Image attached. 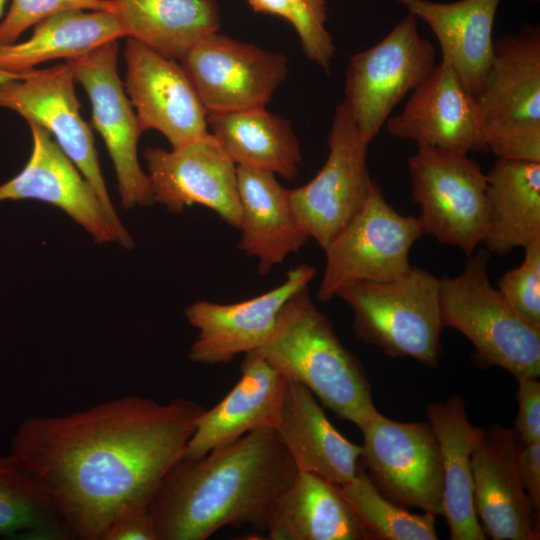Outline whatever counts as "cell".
Masks as SVG:
<instances>
[{"mask_svg":"<svg viewBox=\"0 0 540 540\" xmlns=\"http://www.w3.org/2000/svg\"><path fill=\"white\" fill-rule=\"evenodd\" d=\"M206 408L126 395L64 415L30 416L9 453L46 494L72 538L101 540L126 506L149 505Z\"/></svg>","mask_w":540,"mask_h":540,"instance_id":"6da1fadb","label":"cell"},{"mask_svg":"<svg viewBox=\"0 0 540 540\" xmlns=\"http://www.w3.org/2000/svg\"><path fill=\"white\" fill-rule=\"evenodd\" d=\"M297 473L272 428L197 458L181 457L148 505L157 540H206L246 525L264 534Z\"/></svg>","mask_w":540,"mask_h":540,"instance_id":"7a4b0ae2","label":"cell"},{"mask_svg":"<svg viewBox=\"0 0 540 540\" xmlns=\"http://www.w3.org/2000/svg\"><path fill=\"white\" fill-rule=\"evenodd\" d=\"M256 351L288 379L309 389L323 407L359 429L378 411L362 363L341 343L307 287L284 304Z\"/></svg>","mask_w":540,"mask_h":540,"instance_id":"3957f363","label":"cell"},{"mask_svg":"<svg viewBox=\"0 0 540 540\" xmlns=\"http://www.w3.org/2000/svg\"><path fill=\"white\" fill-rule=\"evenodd\" d=\"M463 271L439 278L443 326L466 336L482 366L496 365L516 379L540 375V327L527 321L490 282V252L468 256Z\"/></svg>","mask_w":540,"mask_h":540,"instance_id":"277c9868","label":"cell"},{"mask_svg":"<svg viewBox=\"0 0 540 540\" xmlns=\"http://www.w3.org/2000/svg\"><path fill=\"white\" fill-rule=\"evenodd\" d=\"M336 296L352 309V329L362 342L391 357H411L437 366L444 328L439 278L412 266L390 281L348 284Z\"/></svg>","mask_w":540,"mask_h":540,"instance_id":"5b68a950","label":"cell"},{"mask_svg":"<svg viewBox=\"0 0 540 540\" xmlns=\"http://www.w3.org/2000/svg\"><path fill=\"white\" fill-rule=\"evenodd\" d=\"M475 100L488 152L540 162L539 26L494 39L492 62Z\"/></svg>","mask_w":540,"mask_h":540,"instance_id":"8992f818","label":"cell"},{"mask_svg":"<svg viewBox=\"0 0 540 540\" xmlns=\"http://www.w3.org/2000/svg\"><path fill=\"white\" fill-rule=\"evenodd\" d=\"M423 234L470 256L487 229L486 173L467 153L418 146L407 159Z\"/></svg>","mask_w":540,"mask_h":540,"instance_id":"52a82bcc","label":"cell"},{"mask_svg":"<svg viewBox=\"0 0 540 540\" xmlns=\"http://www.w3.org/2000/svg\"><path fill=\"white\" fill-rule=\"evenodd\" d=\"M423 234L415 216L397 212L372 180L366 201L323 249L326 261L317 299L327 302L354 282H385L407 273L409 253Z\"/></svg>","mask_w":540,"mask_h":540,"instance_id":"ba28073f","label":"cell"},{"mask_svg":"<svg viewBox=\"0 0 540 540\" xmlns=\"http://www.w3.org/2000/svg\"><path fill=\"white\" fill-rule=\"evenodd\" d=\"M435 47L421 37L408 14L371 48L355 54L345 74V101L370 143L395 106L432 72Z\"/></svg>","mask_w":540,"mask_h":540,"instance_id":"9c48e42d","label":"cell"},{"mask_svg":"<svg viewBox=\"0 0 540 540\" xmlns=\"http://www.w3.org/2000/svg\"><path fill=\"white\" fill-rule=\"evenodd\" d=\"M360 430L361 464L381 494L402 507L442 515V458L430 422H399L377 411Z\"/></svg>","mask_w":540,"mask_h":540,"instance_id":"30bf717a","label":"cell"},{"mask_svg":"<svg viewBox=\"0 0 540 540\" xmlns=\"http://www.w3.org/2000/svg\"><path fill=\"white\" fill-rule=\"evenodd\" d=\"M327 142L328 155L316 176L288 190L298 223L322 249L362 208L373 180L367 166L369 143L345 100L335 109Z\"/></svg>","mask_w":540,"mask_h":540,"instance_id":"8fae6325","label":"cell"},{"mask_svg":"<svg viewBox=\"0 0 540 540\" xmlns=\"http://www.w3.org/2000/svg\"><path fill=\"white\" fill-rule=\"evenodd\" d=\"M74 73L66 62L48 69L33 70L23 79L0 85V107L15 111L51 135L96 191L117 233L118 242L133 247L118 217L101 172L93 134L81 118L75 94Z\"/></svg>","mask_w":540,"mask_h":540,"instance_id":"7c38bea8","label":"cell"},{"mask_svg":"<svg viewBox=\"0 0 540 540\" xmlns=\"http://www.w3.org/2000/svg\"><path fill=\"white\" fill-rule=\"evenodd\" d=\"M117 57L118 40H112L66 62L90 99L92 125L113 162L121 206L131 209L153 204V196L137 154L143 132L119 77Z\"/></svg>","mask_w":540,"mask_h":540,"instance_id":"4fadbf2b","label":"cell"},{"mask_svg":"<svg viewBox=\"0 0 540 540\" xmlns=\"http://www.w3.org/2000/svg\"><path fill=\"white\" fill-rule=\"evenodd\" d=\"M180 62L207 113L265 107L288 70L283 54L217 32Z\"/></svg>","mask_w":540,"mask_h":540,"instance_id":"5bb4252c","label":"cell"},{"mask_svg":"<svg viewBox=\"0 0 540 540\" xmlns=\"http://www.w3.org/2000/svg\"><path fill=\"white\" fill-rule=\"evenodd\" d=\"M143 156L153 203L174 214L198 204L239 230L237 166L210 132L170 151L147 147Z\"/></svg>","mask_w":540,"mask_h":540,"instance_id":"9a60e30c","label":"cell"},{"mask_svg":"<svg viewBox=\"0 0 540 540\" xmlns=\"http://www.w3.org/2000/svg\"><path fill=\"white\" fill-rule=\"evenodd\" d=\"M124 56V88L142 132L159 131L172 148L209 133L207 112L181 64L133 38Z\"/></svg>","mask_w":540,"mask_h":540,"instance_id":"2e32d148","label":"cell"},{"mask_svg":"<svg viewBox=\"0 0 540 540\" xmlns=\"http://www.w3.org/2000/svg\"><path fill=\"white\" fill-rule=\"evenodd\" d=\"M315 275V267L302 263L290 269L281 284L253 298L229 304L205 300L189 304L184 316L198 331L189 349L190 361L224 364L256 351L273 329L284 304L308 287Z\"/></svg>","mask_w":540,"mask_h":540,"instance_id":"e0dca14e","label":"cell"},{"mask_svg":"<svg viewBox=\"0 0 540 540\" xmlns=\"http://www.w3.org/2000/svg\"><path fill=\"white\" fill-rule=\"evenodd\" d=\"M514 428H481L472 452L474 504L493 540H538L539 511L522 484L517 455L522 444Z\"/></svg>","mask_w":540,"mask_h":540,"instance_id":"ac0fdd59","label":"cell"},{"mask_svg":"<svg viewBox=\"0 0 540 540\" xmlns=\"http://www.w3.org/2000/svg\"><path fill=\"white\" fill-rule=\"evenodd\" d=\"M33 147L25 167L0 185V202L33 199L64 211L96 244L118 242V233L96 191L51 134L28 123Z\"/></svg>","mask_w":540,"mask_h":540,"instance_id":"d6986e66","label":"cell"},{"mask_svg":"<svg viewBox=\"0 0 540 540\" xmlns=\"http://www.w3.org/2000/svg\"><path fill=\"white\" fill-rule=\"evenodd\" d=\"M386 128L418 146L488 152L475 97L442 61L411 92L402 112L387 119Z\"/></svg>","mask_w":540,"mask_h":540,"instance_id":"ffe728a7","label":"cell"},{"mask_svg":"<svg viewBox=\"0 0 540 540\" xmlns=\"http://www.w3.org/2000/svg\"><path fill=\"white\" fill-rule=\"evenodd\" d=\"M240 373L226 396L199 416L182 457L197 458L252 431L275 429L289 379L257 351L244 354Z\"/></svg>","mask_w":540,"mask_h":540,"instance_id":"44dd1931","label":"cell"},{"mask_svg":"<svg viewBox=\"0 0 540 540\" xmlns=\"http://www.w3.org/2000/svg\"><path fill=\"white\" fill-rule=\"evenodd\" d=\"M275 431L298 472L337 486L356 477L362 446L333 426L319 401L301 383L289 379Z\"/></svg>","mask_w":540,"mask_h":540,"instance_id":"7402d4cb","label":"cell"},{"mask_svg":"<svg viewBox=\"0 0 540 540\" xmlns=\"http://www.w3.org/2000/svg\"><path fill=\"white\" fill-rule=\"evenodd\" d=\"M434 33L442 62L451 67L476 97L485 82L493 57L492 28L501 0H397Z\"/></svg>","mask_w":540,"mask_h":540,"instance_id":"603a6c76","label":"cell"},{"mask_svg":"<svg viewBox=\"0 0 540 540\" xmlns=\"http://www.w3.org/2000/svg\"><path fill=\"white\" fill-rule=\"evenodd\" d=\"M241 207L239 249L268 274L310 239L292 210L288 190L271 172L237 166Z\"/></svg>","mask_w":540,"mask_h":540,"instance_id":"cb8c5ba5","label":"cell"},{"mask_svg":"<svg viewBox=\"0 0 540 540\" xmlns=\"http://www.w3.org/2000/svg\"><path fill=\"white\" fill-rule=\"evenodd\" d=\"M426 413L436 435L443 467V514L451 540H485L473 491L472 452L481 427L468 419L458 395L428 404Z\"/></svg>","mask_w":540,"mask_h":540,"instance_id":"d4e9b609","label":"cell"},{"mask_svg":"<svg viewBox=\"0 0 540 540\" xmlns=\"http://www.w3.org/2000/svg\"><path fill=\"white\" fill-rule=\"evenodd\" d=\"M264 535L268 540H366L340 487L304 472L279 499Z\"/></svg>","mask_w":540,"mask_h":540,"instance_id":"484cf974","label":"cell"},{"mask_svg":"<svg viewBox=\"0 0 540 540\" xmlns=\"http://www.w3.org/2000/svg\"><path fill=\"white\" fill-rule=\"evenodd\" d=\"M483 243L500 256L540 239V162L496 158L486 173Z\"/></svg>","mask_w":540,"mask_h":540,"instance_id":"4316f807","label":"cell"},{"mask_svg":"<svg viewBox=\"0 0 540 540\" xmlns=\"http://www.w3.org/2000/svg\"><path fill=\"white\" fill-rule=\"evenodd\" d=\"M209 132L236 166L293 180L302 162L290 121L265 107L207 113Z\"/></svg>","mask_w":540,"mask_h":540,"instance_id":"83f0119b","label":"cell"},{"mask_svg":"<svg viewBox=\"0 0 540 540\" xmlns=\"http://www.w3.org/2000/svg\"><path fill=\"white\" fill-rule=\"evenodd\" d=\"M126 33L173 60H181L220 27L215 0H111Z\"/></svg>","mask_w":540,"mask_h":540,"instance_id":"f1b7e54d","label":"cell"},{"mask_svg":"<svg viewBox=\"0 0 540 540\" xmlns=\"http://www.w3.org/2000/svg\"><path fill=\"white\" fill-rule=\"evenodd\" d=\"M122 37L126 33L112 11L58 12L37 23L28 40L0 45V69L24 73L49 60L82 56Z\"/></svg>","mask_w":540,"mask_h":540,"instance_id":"f546056e","label":"cell"},{"mask_svg":"<svg viewBox=\"0 0 540 540\" xmlns=\"http://www.w3.org/2000/svg\"><path fill=\"white\" fill-rule=\"evenodd\" d=\"M0 536L72 539L46 494L10 453L0 455Z\"/></svg>","mask_w":540,"mask_h":540,"instance_id":"4dcf8cb0","label":"cell"},{"mask_svg":"<svg viewBox=\"0 0 540 540\" xmlns=\"http://www.w3.org/2000/svg\"><path fill=\"white\" fill-rule=\"evenodd\" d=\"M342 494L358 516L366 540H436L435 515L411 513L374 486L361 464L356 477L343 486Z\"/></svg>","mask_w":540,"mask_h":540,"instance_id":"1f68e13d","label":"cell"},{"mask_svg":"<svg viewBox=\"0 0 540 540\" xmlns=\"http://www.w3.org/2000/svg\"><path fill=\"white\" fill-rule=\"evenodd\" d=\"M524 250L523 262L504 273L498 290L521 316L540 327V239Z\"/></svg>","mask_w":540,"mask_h":540,"instance_id":"d6a6232c","label":"cell"},{"mask_svg":"<svg viewBox=\"0 0 540 540\" xmlns=\"http://www.w3.org/2000/svg\"><path fill=\"white\" fill-rule=\"evenodd\" d=\"M290 23L300 38L304 53L327 73L334 56L335 46L326 29V0H287Z\"/></svg>","mask_w":540,"mask_h":540,"instance_id":"836d02e7","label":"cell"},{"mask_svg":"<svg viewBox=\"0 0 540 540\" xmlns=\"http://www.w3.org/2000/svg\"><path fill=\"white\" fill-rule=\"evenodd\" d=\"M84 10H112L111 0H12L0 22V45L15 43L29 27L58 12Z\"/></svg>","mask_w":540,"mask_h":540,"instance_id":"e575fe53","label":"cell"},{"mask_svg":"<svg viewBox=\"0 0 540 540\" xmlns=\"http://www.w3.org/2000/svg\"><path fill=\"white\" fill-rule=\"evenodd\" d=\"M518 413L514 429L523 443L540 442V382L538 378L517 379Z\"/></svg>","mask_w":540,"mask_h":540,"instance_id":"d590c367","label":"cell"},{"mask_svg":"<svg viewBox=\"0 0 540 540\" xmlns=\"http://www.w3.org/2000/svg\"><path fill=\"white\" fill-rule=\"evenodd\" d=\"M101 540H157L148 507L132 504L123 508L111 521Z\"/></svg>","mask_w":540,"mask_h":540,"instance_id":"8d00e7d4","label":"cell"},{"mask_svg":"<svg viewBox=\"0 0 540 540\" xmlns=\"http://www.w3.org/2000/svg\"><path fill=\"white\" fill-rule=\"evenodd\" d=\"M517 466L524 489L540 512V442L521 444Z\"/></svg>","mask_w":540,"mask_h":540,"instance_id":"74e56055","label":"cell"},{"mask_svg":"<svg viewBox=\"0 0 540 540\" xmlns=\"http://www.w3.org/2000/svg\"><path fill=\"white\" fill-rule=\"evenodd\" d=\"M255 12L280 16L290 22L291 12L287 0H248Z\"/></svg>","mask_w":540,"mask_h":540,"instance_id":"f35d334b","label":"cell"},{"mask_svg":"<svg viewBox=\"0 0 540 540\" xmlns=\"http://www.w3.org/2000/svg\"><path fill=\"white\" fill-rule=\"evenodd\" d=\"M33 70L27 71L24 73H15V72H10V71L0 69V85H3L5 83H8L14 80L26 78L32 73Z\"/></svg>","mask_w":540,"mask_h":540,"instance_id":"ab89813d","label":"cell"},{"mask_svg":"<svg viewBox=\"0 0 540 540\" xmlns=\"http://www.w3.org/2000/svg\"><path fill=\"white\" fill-rule=\"evenodd\" d=\"M5 3H6V0H0V16L3 13V8H4Z\"/></svg>","mask_w":540,"mask_h":540,"instance_id":"60d3db41","label":"cell"}]
</instances>
